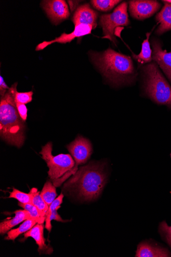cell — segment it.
Masks as SVG:
<instances>
[{
  "mask_svg": "<svg viewBox=\"0 0 171 257\" xmlns=\"http://www.w3.org/2000/svg\"><path fill=\"white\" fill-rule=\"evenodd\" d=\"M94 64L113 85L130 84L136 80L137 73L130 57L109 48L101 53L91 52Z\"/></svg>",
  "mask_w": 171,
  "mask_h": 257,
  "instance_id": "obj_1",
  "label": "cell"
},
{
  "mask_svg": "<svg viewBox=\"0 0 171 257\" xmlns=\"http://www.w3.org/2000/svg\"><path fill=\"white\" fill-rule=\"evenodd\" d=\"M105 165L101 162H91L81 167L64 184V188L74 191L84 201H92L102 194L107 181Z\"/></svg>",
  "mask_w": 171,
  "mask_h": 257,
  "instance_id": "obj_2",
  "label": "cell"
},
{
  "mask_svg": "<svg viewBox=\"0 0 171 257\" xmlns=\"http://www.w3.org/2000/svg\"><path fill=\"white\" fill-rule=\"evenodd\" d=\"M17 83L0 101V136L8 144L20 148L25 142L26 124L20 116L15 101Z\"/></svg>",
  "mask_w": 171,
  "mask_h": 257,
  "instance_id": "obj_3",
  "label": "cell"
},
{
  "mask_svg": "<svg viewBox=\"0 0 171 257\" xmlns=\"http://www.w3.org/2000/svg\"><path fill=\"white\" fill-rule=\"evenodd\" d=\"M143 89L145 95L158 105L171 109V86L158 65L151 62L142 68Z\"/></svg>",
  "mask_w": 171,
  "mask_h": 257,
  "instance_id": "obj_4",
  "label": "cell"
},
{
  "mask_svg": "<svg viewBox=\"0 0 171 257\" xmlns=\"http://www.w3.org/2000/svg\"><path fill=\"white\" fill-rule=\"evenodd\" d=\"M53 144L48 143L42 147L40 154L49 168L48 176L53 181L63 177L75 166V162L69 154H52Z\"/></svg>",
  "mask_w": 171,
  "mask_h": 257,
  "instance_id": "obj_5",
  "label": "cell"
},
{
  "mask_svg": "<svg viewBox=\"0 0 171 257\" xmlns=\"http://www.w3.org/2000/svg\"><path fill=\"white\" fill-rule=\"evenodd\" d=\"M67 148L75 162V166L61 178L53 180L56 187L60 186L71 175L78 171L80 165L85 164L90 159L93 149L89 140L82 136H78L73 142L67 146Z\"/></svg>",
  "mask_w": 171,
  "mask_h": 257,
  "instance_id": "obj_6",
  "label": "cell"
},
{
  "mask_svg": "<svg viewBox=\"0 0 171 257\" xmlns=\"http://www.w3.org/2000/svg\"><path fill=\"white\" fill-rule=\"evenodd\" d=\"M127 9V4L124 3L118 6L113 13L101 17L100 24L103 31V38L108 39L116 44L115 29L128 26L130 23Z\"/></svg>",
  "mask_w": 171,
  "mask_h": 257,
  "instance_id": "obj_7",
  "label": "cell"
},
{
  "mask_svg": "<svg viewBox=\"0 0 171 257\" xmlns=\"http://www.w3.org/2000/svg\"><path fill=\"white\" fill-rule=\"evenodd\" d=\"M161 5L157 1H130L129 12L134 18L142 20L149 18L157 13L161 8Z\"/></svg>",
  "mask_w": 171,
  "mask_h": 257,
  "instance_id": "obj_8",
  "label": "cell"
},
{
  "mask_svg": "<svg viewBox=\"0 0 171 257\" xmlns=\"http://www.w3.org/2000/svg\"><path fill=\"white\" fill-rule=\"evenodd\" d=\"M152 60L159 66L171 83V52L164 50L161 42L157 38L151 42Z\"/></svg>",
  "mask_w": 171,
  "mask_h": 257,
  "instance_id": "obj_9",
  "label": "cell"
},
{
  "mask_svg": "<svg viewBox=\"0 0 171 257\" xmlns=\"http://www.w3.org/2000/svg\"><path fill=\"white\" fill-rule=\"evenodd\" d=\"M42 7L48 17L55 25L59 24L70 16L68 7L63 0L44 1Z\"/></svg>",
  "mask_w": 171,
  "mask_h": 257,
  "instance_id": "obj_10",
  "label": "cell"
},
{
  "mask_svg": "<svg viewBox=\"0 0 171 257\" xmlns=\"http://www.w3.org/2000/svg\"><path fill=\"white\" fill-rule=\"evenodd\" d=\"M93 29L91 26L86 25H80L75 26V29L72 33L70 34H62L60 37L50 41H44L39 44L36 49L37 51H40L46 48L48 45H50L55 43H67L71 42L73 40L76 38H80L91 33Z\"/></svg>",
  "mask_w": 171,
  "mask_h": 257,
  "instance_id": "obj_11",
  "label": "cell"
},
{
  "mask_svg": "<svg viewBox=\"0 0 171 257\" xmlns=\"http://www.w3.org/2000/svg\"><path fill=\"white\" fill-rule=\"evenodd\" d=\"M136 257H169V250L155 242L143 241L138 245Z\"/></svg>",
  "mask_w": 171,
  "mask_h": 257,
  "instance_id": "obj_12",
  "label": "cell"
},
{
  "mask_svg": "<svg viewBox=\"0 0 171 257\" xmlns=\"http://www.w3.org/2000/svg\"><path fill=\"white\" fill-rule=\"evenodd\" d=\"M98 14L93 10L89 5L85 4L79 7L72 18L75 26L80 25L91 26L93 29L97 26L96 20Z\"/></svg>",
  "mask_w": 171,
  "mask_h": 257,
  "instance_id": "obj_13",
  "label": "cell"
},
{
  "mask_svg": "<svg viewBox=\"0 0 171 257\" xmlns=\"http://www.w3.org/2000/svg\"><path fill=\"white\" fill-rule=\"evenodd\" d=\"M44 228L43 224L37 223L32 229L26 232L24 234V238L25 239L29 237L34 238L39 246L38 251L40 254H51L53 249L45 243V239L44 237Z\"/></svg>",
  "mask_w": 171,
  "mask_h": 257,
  "instance_id": "obj_14",
  "label": "cell"
},
{
  "mask_svg": "<svg viewBox=\"0 0 171 257\" xmlns=\"http://www.w3.org/2000/svg\"><path fill=\"white\" fill-rule=\"evenodd\" d=\"M162 2L164 6L156 16V20L159 25L155 31V34L158 36L171 30V4Z\"/></svg>",
  "mask_w": 171,
  "mask_h": 257,
  "instance_id": "obj_15",
  "label": "cell"
},
{
  "mask_svg": "<svg viewBox=\"0 0 171 257\" xmlns=\"http://www.w3.org/2000/svg\"><path fill=\"white\" fill-rule=\"evenodd\" d=\"M15 216L11 219L6 220L0 224V233L2 235L8 232L13 227L16 225L31 219L29 213L26 210H18L15 212Z\"/></svg>",
  "mask_w": 171,
  "mask_h": 257,
  "instance_id": "obj_16",
  "label": "cell"
},
{
  "mask_svg": "<svg viewBox=\"0 0 171 257\" xmlns=\"http://www.w3.org/2000/svg\"><path fill=\"white\" fill-rule=\"evenodd\" d=\"M151 32L146 34V38L142 43L141 50L139 54H133L135 60L141 64L149 63L152 60V50L151 49L149 39Z\"/></svg>",
  "mask_w": 171,
  "mask_h": 257,
  "instance_id": "obj_17",
  "label": "cell"
},
{
  "mask_svg": "<svg viewBox=\"0 0 171 257\" xmlns=\"http://www.w3.org/2000/svg\"><path fill=\"white\" fill-rule=\"evenodd\" d=\"M37 223V222L32 218L24 221L20 227L12 229L8 232V236L6 238V240H15L20 235L30 230Z\"/></svg>",
  "mask_w": 171,
  "mask_h": 257,
  "instance_id": "obj_18",
  "label": "cell"
},
{
  "mask_svg": "<svg viewBox=\"0 0 171 257\" xmlns=\"http://www.w3.org/2000/svg\"><path fill=\"white\" fill-rule=\"evenodd\" d=\"M30 193L32 196V204L37 208L41 217L46 220L49 206L42 197L41 192H39L37 189L33 188Z\"/></svg>",
  "mask_w": 171,
  "mask_h": 257,
  "instance_id": "obj_19",
  "label": "cell"
},
{
  "mask_svg": "<svg viewBox=\"0 0 171 257\" xmlns=\"http://www.w3.org/2000/svg\"><path fill=\"white\" fill-rule=\"evenodd\" d=\"M56 187L51 181H48L45 184L41 192V195L49 207L56 199L57 193Z\"/></svg>",
  "mask_w": 171,
  "mask_h": 257,
  "instance_id": "obj_20",
  "label": "cell"
},
{
  "mask_svg": "<svg viewBox=\"0 0 171 257\" xmlns=\"http://www.w3.org/2000/svg\"><path fill=\"white\" fill-rule=\"evenodd\" d=\"M121 1L116 0H93L91 1L92 6L96 10L108 12L113 9Z\"/></svg>",
  "mask_w": 171,
  "mask_h": 257,
  "instance_id": "obj_21",
  "label": "cell"
},
{
  "mask_svg": "<svg viewBox=\"0 0 171 257\" xmlns=\"http://www.w3.org/2000/svg\"><path fill=\"white\" fill-rule=\"evenodd\" d=\"M64 198L63 194H61L57 199H56L52 204L49 207L47 212L46 213V220H45V228L49 231H51L52 229V225L50 220V217L54 210L57 208H60L61 205L63 202Z\"/></svg>",
  "mask_w": 171,
  "mask_h": 257,
  "instance_id": "obj_22",
  "label": "cell"
},
{
  "mask_svg": "<svg viewBox=\"0 0 171 257\" xmlns=\"http://www.w3.org/2000/svg\"><path fill=\"white\" fill-rule=\"evenodd\" d=\"M18 205L26 210L29 213L32 219H34L37 223L43 224L45 221V219L41 217L37 208L34 205L23 204L21 202H19Z\"/></svg>",
  "mask_w": 171,
  "mask_h": 257,
  "instance_id": "obj_23",
  "label": "cell"
},
{
  "mask_svg": "<svg viewBox=\"0 0 171 257\" xmlns=\"http://www.w3.org/2000/svg\"><path fill=\"white\" fill-rule=\"evenodd\" d=\"M158 232L161 239L165 242L171 249V226H168L165 221L160 222Z\"/></svg>",
  "mask_w": 171,
  "mask_h": 257,
  "instance_id": "obj_24",
  "label": "cell"
},
{
  "mask_svg": "<svg viewBox=\"0 0 171 257\" xmlns=\"http://www.w3.org/2000/svg\"><path fill=\"white\" fill-rule=\"evenodd\" d=\"M9 198H15L23 204H32V196L30 193L26 194L16 189H13V191L10 193Z\"/></svg>",
  "mask_w": 171,
  "mask_h": 257,
  "instance_id": "obj_25",
  "label": "cell"
},
{
  "mask_svg": "<svg viewBox=\"0 0 171 257\" xmlns=\"http://www.w3.org/2000/svg\"><path fill=\"white\" fill-rule=\"evenodd\" d=\"M33 91L20 92L17 90L15 93L16 102L26 104L33 100Z\"/></svg>",
  "mask_w": 171,
  "mask_h": 257,
  "instance_id": "obj_26",
  "label": "cell"
},
{
  "mask_svg": "<svg viewBox=\"0 0 171 257\" xmlns=\"http://www.w3.org/2000/svg\"><path fill=\"white\" fill-rule=\"evenodd\" d=\"M16 107L22 119L26 122L28 118V109L26 104L16 102Z\"/></svg>",
  "mask_w": 171,
  "mask_h": 257,
  "instance_id": "obj_27",
  "label": "cell"
},
{
  "mask_svg": "<svg viewBox=\"0 0 171 257\" xmlns=\"http://www.w3.org/2000/svg\"><path fill=\"white\" fill-rule=\"evenodd\" d=\"M10 88L5 82L3 77H0V95L2 97L5 96Z\"/></svg>",
  "mask_w": 171,
  "mask_h": 257,
  "instance_id": "obj_28",
  "label": "cell"
},
{
  "mask_svg": "<svg viewBox=\"0 0 171 257\" xmlns=\"http://www.w3.org/2000/svg\"><path fill=\"white\" fill-rule=\"evenodd\" d=\"M60 208H57L54 210L50 217V220L52 222V220H56L58 221L65 222L62 220L61 217L58 214L57 211Z\"/></svg>",
  "mask_w": 171,
  "mask_h": 257,
  "instance_id": "obj_29",
  "label": "cell"
},
{
  "mask_svg": "<svg viewBox=\"0 0 171 257\" xmlns=\"http://www.w3.org/2000/svg\"><path fill=\"white\" fill-rule=\"evenodd\" d=\"M70 7L71 8V11H73V10H75L76 8L78 6V4H79V2H71L69 1L68 2Z\"/></svg>",
  "mask_w": 171,
  "mask_h": 257,
  "instance_id": "obj_30",
  "label": "cell"
},
{
  "mask_svg": "<svg viewBox=\"0 0 171 257\" xmlns=\"http://www.w3.org/2000/svg\"><path fill=\"white\" fill-rule=\"evenodd\" d=\"M166 3L171 4V0H166V1H164Z\"/></svg>",
  "mask_w": 171,
  "mask_h": 257,
  "instance_id": "obj_31",
  "label": "cell"
}]
</instances>
